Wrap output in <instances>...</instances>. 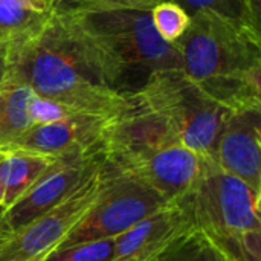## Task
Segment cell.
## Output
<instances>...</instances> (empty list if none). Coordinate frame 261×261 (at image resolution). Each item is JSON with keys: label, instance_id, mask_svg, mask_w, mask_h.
I'll return each mask as SVG.
<instances>
[{"label": "cell", "instance_id": "obj_6", "mask_svg": "<svg viewBox=\"0 0 261 261\" xmlns=\"http://www.w3.org/2000/svg\"><path fill=\"white\" fill-rule=\"evenodd\" d=\"M106 165V164H104ZM106 185L81 220L66 234L57 249L69 246L116 239L138 222L168 205L158 191L122 176L106 165Z\"/></svg>", "mask_w": 261, "mask_h": 261}, {"label": "cell", "instance_id": "obj_20", "mask_svg": "<svg viewBox=\"0 0 261 261\" xmlns=\"http://www.w3.org/2000/svg\"><path fill=\"white\" fill-rule=\"evenodd\" d=\"M28 113L31 118L32 125L34 124H50V122H58V121H64L69 119L72 116L81 115L73 112L72 109L55 102L52 99L38 96V95H32L29 106H28Z\"/></svg>", "mask_w": 261, "mask_h": 261}, {"label": "cell", "instance_id": "obj_15", "mask_svg": "<svg viewBox=\"0 0 261 261\" xmlns=\"http://www.w3.org/2000/svg\"><path fill=\"white\" fill-rule=\"evenodd\" d=\"M151 261H231L200 231L191 228Z\"/></svg>", "mask_w": 261, "mask_h": 261}, {"label": "cell", "instance_id": "obj_4", "mask_svg": "<svg viewBox=\"0 0 261 261\" xmlns=\"http://www.w3.org/2000/svg\"><path fill=\"white\" fill-rule=\"evenodd\" d=\"M194 229L231 261H261L260 193L202 154L200 170L177 200Z\"/></svg>", "mask_w": 261, "mask_h": 261}, {"label": "cell", "instance_id": "obj_26", "mask_svg": "<svg viewBox=\"0 0 261 261\" xmlns=\"http://www.w3.org/2000/svg\"><path fill=\"white\" fill-rule=\"evenodd\" d=\"M0 107H2V92H0Z\"/></svg>", "mask_w": 261, "mask_h": 261}, {"label": "cell", "instance_id": "obj_9", "mask_svg": "<svg viewBox=\"0 0 261 261\" xmlns=\"http://www.w3.org/2000/svg\"><path fill=\"white\" fill-rule=\"evenodd\" d=\"M202 154L180 145H167L142 153L106 159L113 171L158 191L167 200L180 199L196 180Z\"/></svg>", "mask_w": 261, "mask_h": 261}, {"label": "cell", "instance_id": "obj_25", "mask_svg": "<svg viewBox=\"0 0 261 261\" xmlns=\"http://www.w3.org/2000/svg\"><path fill=\"white\" fill-rule=\"evenodd\" d=\"M3 236H6V234H5V232H3V229L0 228V237H3Z\"/></svg>", "mask_w": 261, "mask_h": 261}, {"label": "cell", "instance_id": "obj_7", "mask_svg": "<svg viewBox=\"0 0 261 261\" xmlns=\"http://www.w3.org/2000/svg\"><path fill=\"white\" fill-rule=\"evenodd\" d=\"M106 179L107 170L101 162L89 179L58 206L0 237V261H44L96 202Z\"/></svg>", "mask_w": 261, "mask_h": 261}, {"label": "cell", "instance_id": "obj_5", "mask_svg": "<svg viewBox=\"0 0 261 261\" xmlns=\"http://www.w3.org/2000/svg\"><path fill=\"white\" fill-rule=\"evenodd\" d=\"M138 96L168 122L184 147L199 154H213L217 136L232 113L210 98L182 69L158 72Z\"/></svg>", "mask_w": 261, "mask_h": 261}, {"label": "cell", "instance_id": "obj_13", "mask_svg": "<svg viewBox=\"0 0 261 261\" xmlns=\"http://www.w3.org/2000/svg\"><path fill=\"white\" fill-rule=\"evenodd\" d=\"M54 17V0H0V41L15 43L41 31Z\"/></svg>", "mask_w": 261, "mask_h": 261}, {"label": "cell", "instance_id": "obj_14", "mask_svg": "<svg viewBox=\"0 0 261 261\" xmlns=\"http://www.w3.org/2000/svg\"><path fill=\"white\" fill-rule=\"evenodd\" d=\"M0 184L3 188V206L8 210L57 161L46 156L9 151L0 153Z\"/></svg>", "mask_w": 261, "mask_h": 261}, {"label": "cell", "instance_id": "obj_12", "mask_svg": "<svg viewBox=\"0 0 261 261\" xmlns=\"http://www.w3.org/2000/svg\"><path fill=\"white\" fill-rule=\"evenodd\" d=\"M191 228L187 213L170 202L115 239V261H151Z\"/></svg>", "mask_w": 261, "mask_h": 261}, {"label": "cell", "instance_id": "obj_16", "mask_svg": "<svg viewBox=\"0 0 261 261\" xmlns=\"http://www.w3.org/2000/svg\"><path fill=\"white\" fill-rule=\"evenodd\" d=\"M154 31L168 43L179 40L191 23V15L177 3L171 0H162L150 11Z\"/></svg>", "mask_w": 261, "mask_h": 261}, {"label": "cell", "instance_id": "obj_8", "mask_svg": "<svg viewBox=\"0 0 261 261\" xmlns=\"http://www.w3.org/2000/svg\"><path fill=\"white\" fill-rule=\"evenodd\" d=\"M95 154L96 153L58 158L24 196L5 211L0 220L3 232L11 234L20 229L73 194L101 165V162L95 159Z\"/></svg>", "mask_w": 261, "mask_h": 261}, {"label": "cell", "instance_id": "obj_24", "mask_svg": "<svg viewBox=\"0 0 261 261\" xmlns=\"http://www.w3.org/2000/svg\"><path fill=\"white\" fill-rule=\"evenodd\" d=\"M5 211H6V208H5L3 205H0V220H2V217H3V214H5Z\"/></svg>", "mask_w": 261, "mask_h": 261}, {"label": "cell", "instance_id": "obj_1", "mask_svg": "<svg viewBox=\"0 0 261 261\" xmlns=\"http://www.w3.org/2000/svg\"><path fill=\"white\" fill-rule=\"evenodd\" d=\"M5 83L24 84L81 115L115 118L128 102V95L106 84L89 52L57 15L37 34L9 44Z\"/></svg>", "mask_w": 261, "mask_h": 261}, {"label": "cell", "instance_id": "obj_2", "mask_svg": "<svg viewBox=\"0 0 261 261\" xmlns=\"http://www.w3.org/2000/svg\"><path fill=\"white\" fill-rule=\"evenodd\" d=\"M182 72L229 112L261 110L260 28L199 11L176 40Z\"/></svg>", "mask_w": 261, "mask_h": 261}, {"label": "cell", "instance_id": "obj_17", "mask_svg": "<svg viewBox=\"0 0 261 261\" xmlns=\"http://www.w3.org/2000/svg\"><path fill=\"white\" fill-rule=\"evenodd\" d=\"M44 261H115V239L55 249Z\"/></svg>", "mask_w": 261, "mask_h": 261}, {"label": "cell", "instance_id": "obj_23", "mask_svg": "<svg viewBox=\"0 0 261 261\" xmlns=\"http://www.w3.org/2000/svg\"><path fill=\"white\" fill-rule=\"evenodd\" d=\"M0 159H2V154H0ZM0 205H3V188H2V184H0Z\"/></svg>", "mask_w": 261, "mask_h": 261}, {"label": "cell", "instance_id": "obj_19", "mask_svg": "<svg viewBox=\"0 0 261 261\" xmlns=\"http://www.w3.org/2000/svg\"><path fill=\"white\" fill-rule=\"evenodd\" d=\"M162 0H54V15H64L83 11L112 9V8H141L151 9Z\"/></svg>", "mask_w": 261, "mask_h": 261}, {"label": "cell", "instance_id": "obj_21", "mask_svg": "<svg viewBox=\"0 0 261 261\" xmlns=\"http://www.w3.org/2000/svg\"><path fill=\"white\" fill-rule=\"evenodd\" d=\"M8 54H9V44L0 41V89L5 83L6 72H8Z\"/></svg>", "mask_w": 261, "mask_h": 261}, {"label": "cell", "instance_id": "obj_3", "mask_svg": "<svg viewBox=\"0 0 261 261\" xmlns=\"http://www.w3.org/2000/svg\"><path fill=\"white\" fill-rule=\"evenodd\" d=\"M150 11L112 8L57 17L89 52L106 84L127 96L158 72L182 69L177 49L154 31Z\"/></svg>", "mask_w": 261, "mask_h": 261}, {"label": "cell", "instance_id": "obj_11", "mask_svg": "<svg viewBox=\"0 0 261 261\" xmlns=\"http://www.w3.org/2000/svg\"><path fill=\"white\" fill-rule=\"evenodd\" d=\"M211 158L229 174L261 191V110L231 113L223 124Z\"/></svg>", "mask_w": 261, "mask_h": 261}, {"label": "cell", "instance_id": "obj_18", "mask_svg": "<svg viewBox=\"0 0 261 261\" xmlns=\"http://www.w3.org/2000/svg\"><path fill=\"white\" fill-rule=\"evenodd\" d=\"M171 2L182 6L190 15H193L199 11H214V12H219L226 17L245 20V21L260 28V21H257L251 15L245 0H171Z\"/></svg>", "mask_w": 261, "mask_h": 261}, {"label": "cell", "instance_id": "obj_10", "mask_svg": "<svg viewBox=\"0 0 261 261\" xmlns=\"http://www.w3.org/2000/svg\"><path fill=\"white\" fill-rule=\"evenodd\" d=\"M110 118L76 115L50 124H34L18 136L0 144V153L20 151L52 159L96 153Z\"/></svg>", "mask_w": 261, "mask_h": 261}, {"label": "cell", "instance_id": "obj_22", "mask_svg": "<svg viewBox=\"0 0 261 261\" xmlns=\"http://www.w3.org/2000/svg\"><path fill=\"white\" fill-rule=\"evenodd\" d=\"M245 3H246V6L249 9L251 15L257 21H260V0H245Z\"/></svg>", "mask_w": 261, "mask_h": 261}]
</instances>
